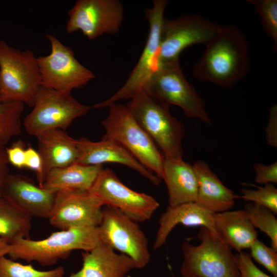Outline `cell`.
Listing matches in <instances>:
<instances>
[{"label": "cell", "instance_id": "1", "mask_svg": "<svg viewBox=\"0 0 277 277\" xmlns=\"http://www.w3.org/2000/svg\"><path fill=\"white\" fill-rule=\"evenodd\" d=\"M205 47L193 68L198 80L231 88L247 75L250 68L248 44L238 27L221 25L216 36Z\"/></svg>", "mask_w": 277, "mask_h": 277}, {"label": "cell", "instance_id": "2", "mask_svg": "<svg viewBox=\"0 0 277 277\" xmlns=\"http://www.w3.org/2000/svg\"><path fill=\"white\" fill-rule=\"evenodd\" d=\"M169 106L153 98L143 89L127 105L136 122L160 147L164 159H182L185 126L171 114Z\"/></svg>", "mask_w": 277, "mask_h": 277}, {"label": "cell", "instance_id": "3", "mask_svg": "<svg viewBox=\"0 0 277 277\" xmlns=\"http://www.w3.org/2000/svg\"><path fill=\"white\" fill-rule=\"evenodd\" d=\"M101 242L98 226L75 227L54 232L40 240L16 239L10 243L8 255L12 260L35 261L49 266L67 258L73 250L89 251Z\"/></svg>", "mask_w": 277, "mask_h": 277}, {"label": "cell", "instance_id": "4", "mask_svg": "<svg viewBox=\"0 0 277 277\" xmlns=\"http://www.w3.org/2000/svg\"><path fill=\"white\" fill-rule=\"evenodd\" d=\"M108 107V115L102 123L105 131L102 140L121 145L162 180L164 157L156 144L136 122L127 106L116 102Z\"/></svg>", "mask_w": 277, "mask_h": 277}, {"label": "cell", "instance_id": "5", "mask_svg": "<svg viewBox=\"0 0 277 277\" xmlns=\"http://www.w3.org/2000/svg\"><path fill=\"white\" fill-rule=\"evenodd\" d=\"M42 86L37 60L30 50L21 51L0 41V103L19 102L33 107Z\"/></svg>", "mask_w": 277, "mask_h": 277}, {"label": "cell", "instance_id": "6", "mask_svg": "<svg viewBox=\"0 0 277 277\" xmlns=\"http://www.w3.org/2000/svg\"><path fill=\"white\" fill-rule=\"evenodd\" d=\"M143 89L162 103L180 107L189 118L211 123L204 101L186 78L179 58L156 65Z\"/></svg>", "mask_w": 277, "mask_h": 277}, {"label": "cell", "instance_id": "7", "mask_svg": "<svg viewBox=\"0 0 277 277\" xmlns=\"http://www.w3.org/2000/svg\"><path fill=\"white\" fill-rule=\"evenodd\" d=\"M197 238V245L187 241L181 244L182 277H240L236 255L229 246L204 227Z\"/></svg>", "mask_w": 277, "mask_h": 277}, {"label": "cell", "instance_id": "8", "mask_svg": "<svg viewBox=\"0 0 277 277\" xmlns=\"http://www.w3.org/2000/svg\"><path fill=\"white\" fill-rule=\"evenodd\" d=\"M90 108L80 103L71 93L42 85L35 95L32 110L24 120V125L26 132L34 136L52 129L65 130Z\"/></svg>", "mask_w": 277, "mask_h": 277}, {"label": "cell", "instance_id": "9", "mask_svg": "<svg viewBox=\"0 0 277 277\" xmlns=\"http://www.w3.org/2000/svg\"><path fill=\"white\" fill-rule=\"evenodd\" d=\"M51 52L46 56L37 57L42 85L59 91L71 93L95 77V75L80 63L73 50L55 36L46 35Z\"/></svg>", "mask_w": 277, "mask_h": 277}, {"label": "cell", "instance_id": "10", "mask_svg": "<svg viewBox=\"0 0 277 277\" xmlns=\"http://www.w3.org/2000/svg\"><path fill=\"white\" fill-rule=\"evenodd\" d=\"M168 4L167 0H154L152 7L145 10L149 30L146 44L136 64L125 84L117 91L106 100L95 104L91 108L108 107L121 100L131 99L143 89L156 66L162 25Z\"/></svg>", "mask_w": 277, "mask_h": 277}, {"label": "cell", "instance_id": "11", "mask_svg": "<svg viewBox=\"0 0 277 277\" xmlns=\"http://www.w3.org/2000/svg\"><path fill=\"white\" fill-rule=\"evenodd\" d=\"M221 25L202 16L189 14L169 19L164 17L156 65L179 58L189 46H205L218 33Z\"/></svg>", "mask_w": 277, "mask_h": 277}, {"label": "cell", "instance_id": "12", "mask_svg": "<svg viewBox=\"0 0 277 277\" xmlns=\"http://www.w3.org/2000/svg\"><path fill=\"white\" fill-rule=\"evenodd\" d=\"M137 223L118 209L105 206L98 228L102 243L131 258L141 269L149 263L150 253L147 239Z\"/></svg>", "mask_w": 277, "mask_h": 277}, {"label": "cell", "instance_id": "13", "mask_svg": "<svg viewBox=\"0 0 277 277\" xmlns=\"http://www.w3.org/2000/svg\"><path fill=\"white\" fill-rule=\"evenodd\" d=\"M66 31H81L89 39L120 31L124 9L118 0H78L68 11Z\"/></svg>", "mask_w": 277, "mask_h": 277}, {"label": "cell", "instance_id": "14", "mask_svg": "<svg viewBox=\"0 0 277 277\" xmlns=\"http://www.w3.org/2000/svg\"><path fill=\"white\" fill-rule=\"evenodd\" d=\"M89 191L104 206L114 207L136 222L149 220L160 206L152 196L134 191L124 185L110 169H103Z\"/></svg>", "mask_w": 277, "mask_h": 277}, {"label": "cell", "instance_id": "15", "mask_svg": "<svg viewBox=\"0 0 277 277\" xmlns=\"http://www.w3.org/2000/svg\"><path fill=\"white\" fill-rule=\"evenodd\" d=\"M102 201L89 191H62L56 193L48 219L53 226L61 230L93 226L102 221Z\"/></svg>", "mask_w": 277, "mask_h": 277}, {"label": "cell", "instance_id": "16", "mask_svg": "<svg viewBox=\"0 0 277 277\" xmlns=\"http://www.w3.org/2000/svg\"><path fill=\"white\" fill-rule=\"evenodd\" d=\"M80 152L78 163L102 165L112 163L127 166L138 172L153 184L158 185L161 180L120 144L110 140L92 142L85 138L77 140Z\"/></svg>", "mask_w": 277, "mask_h": 277}, {"label": "cell", "instance_id": "17", "mask_svg": "<svg viewBox=\"0 0 277 277\" xmlns=\"http://www.w3.org/2000/svg\"><path fill=\"white\" fill-rule=\"evenodd\" d=\"M55 195L24 175L10 174L3 193V196L31 217L44 219L49 217Z\"/></svg>", "mask_w": 277, "mask_h": 277}, {"label": "cell", "instance_id": "18", "mask_svg": "<svg viewBox=\"0 0 277 277\" xmlns=\"http://www.w3.org/2000/svg\"><path fill=\"white\" fill-rule=\"evenodd\" d=\"M82 268L68 277H126L131 270L138 269L131 258L102 242L82 252Z\"/></svg>", "mask_w": 277, "mask_h": 277}, {"label": "cell", "instance_id": "19", "mask_svg": "<svg viewBox=\"0 0 277 277\" xmlns=\"http://www.w3.org/2000/svg\"><path fill=\"white\" fill-rule=\"evenodd\" d=\"M213 214L214 213L195 202L186 203L173 207L168 206L160 217L153 248L157 249L162 247L165 244L170 233L179 224L188 227H205L220 238L215 229Z\"/></svg>", "mask_w": 277, "mask_h": 277}, {"label": "cell", "instance_id": "20", "mask_svg": "<svg viewBox=\"0 0 277 277\" xmlns=\"http://www.w3.org/2000/svg\"><path fill=\"white\" fill-rule=\"evenodd\" d=\"M36 136L38 151L43 160L44 181L50 170L77 163L80 152L77 140L70 137L64 130H47Z\"/></svg>", "mask_w": 277, "mask_h": 277}, {"label": "cell", "instance_id": "21", "mask_svg": "<svg viewBox=\"0 0 277 277\" xmlns=\"http://www.w3.org/2000/svg\"><path fill=\"white\" fill-rule=\"evenodd\" d=\"M192 166L197 180L195 203L214 213L231 209L239 196L223 183L204 161H197Z\"/></svg>", "mask_w": 277, "mask_h": 277}, {"label": "cell", "instance_id": "22", "mask_svg": "<svg viewBox=\"0 0 277 277\" xmlns=\"http://www.w3.org/2000/svg\"><path fill=\"white\" fill-rule=\"evenodd\" d=\"M162 180L167 186L169 206L195 202L197 180L192 165L182 159L164 158Z\"/></svg>", "mask_w": 277, "mask_h": 277}, {"label": "cell", "instance_id": "23", "mask_svg": "<svg viewBox=\"0 0 277 277\" xmlns=\"http://www.w3.org/2000/svg\"><path fill=\"white\" fill-rule=\"evenodd\" d=\"M102 165H88L76 163L50 170L42 188L56 193L62 191H89L100 172Z\"/></svg>", "mask_w": 277, "mask_h": 277}, {"label": "cell", "instance_id": "24", "mask_svg": "<svg viewBox=\"0 0 277 277\" xmlns=\"http://www.w3.org/2000/svg\"><path fill=\"white\" fill-rule=\"evenodd\" d=\"M213 219L220 238L238 252L249 248L257 239V232L243 209L215 213Z\"/></svg>", "mask_w": 277, "mask_h": 277}, {"label": "cell", "instance_id": "25", "mask_svg": "<svg viewBox=\"0 0 277 277\" xmlns=\"http://www.w3.org/2000/svg\"><path fill=\"white\" fill-rule=\"evenodd\" d=\"M31 218L7 198L0 196V237L10 243L17 239H29Z\"/></svg>", "mask_w": 277, "mask_h": 277}, {"label": "cell", "instance_id": "26", "mask_svg": "<svg viewBox=\"0 0 277 277\" xmlns=\"http://www.w3.org/2000/svg\"><path fill=\"white\" fill-rule=\"evenodd\" d=\"M254 228H259L269 238L271 247L277 250V219L268 209L249 202L243 209Z\"/></svg>", "mask_w": 277, "mask_h": 277}, {"label": "cell", "instance_id": "27", "mask_svg": "<svg viewBox=\"0 0 277 277\" xmlns=\"http://www.w3.org/2000/svg\"><path fill=\"white\" fill-rule=\"evenodd\" d=\"M24 106L19 102L0 103V142L4 145L21 132Z\"/></svg>", "mask_w": 277, "mask_h": 277}, {"label": "cell", "instance_id": "28", "mask_svg": "<svg viewBox=\"0 0 277 277\" xmlns=\"http://www.w3.org/2000/svg\"><path fill=\"white\" fill-rule=\"evenodd\" d=\"M64 274L62 266L39 270L31 264H22L5 256L0 258V277H63Z\"/></svg>", "mask_w": 277, "mask_h": 277}, {"label": "cell", "instance_id": "29", "mask_svg": "<svg viewBox=\"0 0 277 277\" xmlns=\"http://www.w3.org/2000/svg\"><path fill=\"white\" fill-rule=\"evenodd\" d=\"M260 16L263 28L273 41V49L277 50V1L247 0Z\"/></svg>", "mask_w": 277, "mask_h": 277}, {"label": "cell", "instance_id": "30", "mask_svg": "<svg viewBox=\"0 0 277 277\" xmlns=\"http://www.w3.org/2000/svg\"><path fill=\"white\" fill-rule=\"evenodd\" d=\"M239 197L265 207L274 214L277 213V189L273 184L257 187L256 189L243 188Z\"/></svg>", "mask_w": 277, "mask_h": 277}, {"label": "cell", "instance_id": "31", "mask_svg": "<svg viewBox=\"0 0 277 277\" xmlns=\"http://www.w3.org/2000/svg\"><path fill=\"white\" fill-rule=\"evenodd\" d=\"M249 249L251 258L264 266L273 277H277V250L258 239Z\"/></svg>", "mask_w": 277, "mask_h": 277}, {"label": "cell", "instance_id": "32", "mask_svg": "<svg viewBox=\"0 0 277 277\" xmlns=\"http://www.w3.org/2000/svg\"><path fill=\"white\" fill-rule=\"evenodd\" d=\"M235 255L240 277H271L262 271L254 264L248 253L242 251Z\"/></svg>", "mask_w": 277, "mask_h": 277}, {"label": "cell", "instance_id": "33", "mask_svg": "<svg viewBox=\"0 0 277 277\" xmlns=\"http://www.w3.org/2000/svg\"><path fill=\"white\" fill-rule=\"evenodd\" d=\"M24 167L35 172L38 186L42 187L44 182L43 160L38 151L31 146L25 150Z\"/></svg>", "mask_w": 277, "mask_h": 277}, {"label": "cell", "instance_id": "34", "mask_svg": "<svg viewBox=\"0 0 277 277\" xmlns=\"http://www.w3.org/2000/svg\"><path fill=\"white\" fill-rule=\"evenodd\" d=\"M253 169L255 173V182L260 184L277 183V162L265 165L254 163Z\"/></svg>", "mask_w": 277, "mask_h": 277}, {"label": "cell", "instance_id": "35", "mask_svg": "<svg viewBox=\"0 0 277 277\" xmlns=\"http://www.w3.org/2000/svg\"><path fill=\"white\" fill-rule=\"evenodd\" d=\"M25 150L24 142L21 140H18L11 146L6 148L8 163L19 169L24 167Z\"/></svg>", "mask_w": 277, "mask_h": 277}, {"label": "cell", "instance_id": "36", "mask_svg": "<svg viewBox=\"0 0 277 277\" xmlns=\"http://www.w3.org/2000/svg\"><path fill=\"white\" fill-rule=\"evenodd\" d=\"M267 144L271 147H277V105H273L269 111L268 122L265 128Z\"/></svg>", "mask_w": 277, "mask_h": 277}, {"label": "cell", "instance_id": "37", "mask_svg": "<svg viewBox=\"0 0 277 277\" xmlns=\"http://www.w3.org/2000/svg\"><path fill=\"white\" fill-rule=\"evenodd\" d=\"M5 145L0 142V196H3L4 187L9 175L8 161Z\"/></svg>", "mask_w": 277, "mask_h": 277}, {"label": "cell", "instance_id": "38", "mask_svg": "<svg viewBox=\"0 0 277 277\" xmlns=\"http://www.w3.org/2000/svg\"><path fill=\"white\" fill-rule=\"evenodd\" d=\"M11 250V245L9 242L7 240L0 237V258L9 254Z\"/></svg>", "mask_w": 277, "mask_h": 277}, {"label": "cell", "instance_id": "39", "mask_svg": "<svg viewBox=\"0 0 277 277\" xmlns=\"http://www.w3.org/2000/svg\"><path fill=\"white\" fill-rule=\"evenodd\" d=\"M173 277H174V276H173Z\"/></svg>", "mask_w": 277, "mask_h": 277}]
</instances>
